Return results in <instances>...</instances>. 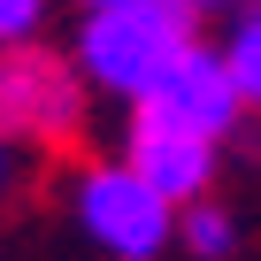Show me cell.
Listing matches in <instances>:
<instances>
[{
	"label": "cell",
	"mask_w": 261,
	"mask_h": 261,
	"mask_svg": "<svg viewBox=\"0 0 261 261\" xmlns=\"http://www.w3.org/2000/svg\"><path fill=\"white\" fill-rule=\"evenodd\" d=\"M177 230H185V246H192V253H230V215H223V207H207V200H192V215H185Z\"/></svg>",
	"instance_id": "7"
},
{
	"label": "cell",
	"mask_w": 261,
	"mask_h": 261,
	"mask_svg": "<svg viewBox=\"0 0 261 261\" xmlns=\"http://www.w3.org/2000/svg\"><path fill=\"white\" fill-rule=\"evenodd\" d=\"M92 8H115V0H92Z\"/></svg>",
	"instance_id": "11"
},
{
	"label": "cell",
	"mask_w": 261,
	"mask_h": 261,
	"mask_svg": "<svg viewBox=\"0 0 261 261\" xmlns=\"http://www.w3.org/2000/svg\"><path fill=\"white\" fill-rule=\"evenodd\" d=\"M77 223H85L92 246H108V253H123V261H146V253H162V246L177 238V200H169L162 185H146L130 162H115V169H85V185H77Z\"/></svg>",
	"instance_id": "3"
},
{
	"label": "cell",
	"mask_w": 261,
	"mask_h": 261,
	"mask_svg": "<svg viewBox=\"0 0 261 261\" xmlns=\"http://www.w3.org/2000/svg\"><path fill=\"white\" fill-rule=\"evenodd\" d=\"M85 123V85L69 62L39 46H0V139L8 146H62Z\"/></svg>",
	"instance_id": "2"
},
{
	"label": "cell",
	"mask_w": 261,
	"mask_h": 261,
	"mask_svg": "<svg viewBox=\"0 0 261 261\" xmlns=\"http://www.w3.org/2000/svg\"><path fill=\"white\" fill-rule=\"evenodd\" d=\"M223 62H230V77H238V100H246V108H261V16H246V23L230 31Z\"/></svg>",
	"instance_id": "6"
},
{
	"label": "cell",
	"mask_w": 261,
	"mask_h": 261,
	"mask_svg": "<svg viewBox=\"0 0 261 261\" xmlns=\"http://www.w3.org/2000/svg\"><path fill=\"white\" fill-rule=\"evenodd\" d=\"M0 192H8V139H0Z\"/></svg>",
	"instance_id": "10"
},
{
	"label": "cell",
	"mask_w": 261,
	"mask_h": 261,
	"mask_svg": "<svg viewBox=\"0 0 261 261\" xmlns=\"http://www.w3.org/2000/svg\"><path fill=\"white\" fill-rule=\"evenodd\" d=\"M185 8H246V0H185Z\"/></svg>",
	"instance_id": "9"
},
{
	"label": "cell",
	"mask_w": 261,
	"mask_h": 261,
	"mask_svg": "<svg viewBox=\"0 0 261 261\" xmlns=\"http://www.w3.org/2000/svg\"><path fill=\"white\" fill-rule=\"evenodd\" d=\"M39 16H46V0H0V46H31Z\"/></svg>",
	"instance_id": "8"
},
{
	"label": "cell",
	"mask_w": 261,
	"mask_h": 261,
	"mask_svg": "<svg viewBox=\"0 0 261 261\" xmlns=\"http://www.w3.org/2000/svg\"><path fill=\"white\" fill-rule=\"evenodd\" d=\"M130 169H139L146 185H162L177 207H192V200L207 192V177H215V139L146 100L139 123H130Z\"/></svg>",
	"instance_id": "4"
},
{
	"label": "cell",
	"mask_w": 261,
	"mask_h": 261,
	"mask_svg": "<svg viewBox=\"0 0 261 261\" xmlns=\"http://www.w3.org/2000/svg\"><path fill=\"white\" fill-rule=\"evenodd\" d=\"M154 108H169L177 123H192V130H207V139H223V130L238 123V77H230V62L223 54H207V46H192L169 77H162V92H154Z\"/></svg>",
	"instance_id": "5"
},
{
	"label": "cell",
	"mask_w": 261,
	"mask_h": 261,
	"mask_svg": "<svg viewBox=\"0 0 261 261\" xmlns=\"http://www.w3.org/2000/svg\"><path fill=\"white\" fill-rule=\"evenodd\" d=\"M85 77H100L123 100H154L162 77L192 54V16L185 0H115V8H92L85 39Z\"/></svg>",
	"instance_id": "1"
}]
</instances>
